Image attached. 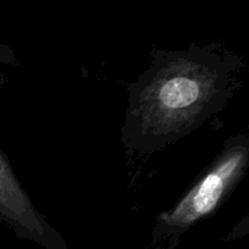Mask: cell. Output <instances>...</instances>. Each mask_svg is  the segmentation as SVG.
Returning <instances> with one entry per match:
<instances>
[{
    "mask_svg": "<svg viewBox=\"0 0 249 249\" xmlns=\"http://www.w3.org/2000/svg\"><path fill=\"white\" fill-rule=\"evenodd\" d=\"M0 63H7V65H16L17 63L16 53L1 41H0ZM7 83H9L7 75L0 72V90L4 89Z\"/></svg>",
    "mask_w": 249,
    "mask_h": 249,
    "instance_id": "4",
    "label": "cell"
},
{
    "mask_svg": "<svg viewBox=\"0 0 249 249\" xmlns=\"http://www.w3.org/2000/svg\"><path fill=\"white\" fill-rule=\"evenodd\" d=\"M241 68V57L218 44L153 49L148 67L128 85L126 152H160L201 128L233 96Z\"/></svg>",
    "mask_w": 249,
    "mask_h": 249,
    "instance_id": "1",
    "label": "cell"
},
{
    "mask_svg": "<svg viewBox=\"0 0 249 249\" xmlns=\"http://www.w3.org/2000/svg\"><path fill=\"white\" fill-rule=\"evenodd\" d=\"M0 224L22 240L45 249H70L61 233L36 209L0 150Z\"/></svg>",
    "mask_w": 249,
    "mask_h": 249,
    "instance_id": "3",
    "label": "cell"
},
{
    "mask_svg": "<svg viewBox=\"0 0 249 249\" xmlns=\"http://www.w3.org/2000/svg\"><path fill=\"white\" fill-rule=\"evenodd\" d=\"M249 165V136L237 134L224 142L213 162L172 207L160 213L152 229L153 242L174 249L180 237L197 224L213 216L230 198Z\"/></svg>",
    "mask_w": 249,
    "mask_h": 249,
    "instance_id": "2",
    "label": "cell"
}]
</instances>
